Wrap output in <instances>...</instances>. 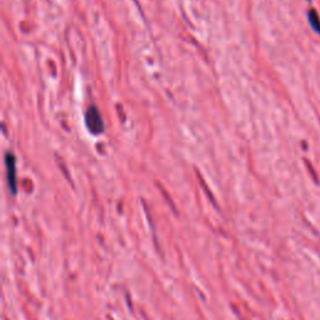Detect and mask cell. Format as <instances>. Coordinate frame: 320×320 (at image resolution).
Returning a JSON list of instances; mask_svg holds the SVG:
<instances>
[{"mask_svg": "<svg viewBox=\"0 0 320 320\" xmlns=\"http://www.w3.org/2000/svg\"><path fill=\"white\" fill-rule=\"evenodd\" d=\"M85 124L92 134L99 135L104 131V121L97 107H90L85 114Z\"/></svg>", "mask_w": 320, "mask_h": 320, "instance_id": "obj_1", "label": "cell"}, {"mask_svg": "<svg viewBox=\"0 0 320 320\" xmlns=\"http://www.w3.org/2000/svg\"><path fill=\"white\" fill-rule=\"evenodd\" d=\"M5 168L9 178V184L11 188H15V157L13 153H6L5 155Z\"/></svg>", "mask_w": 320, "mask_h": 320, "instance_id": "obj_2", "label": "cell"}, {"mask_svg": "<svg viewBox=\"0 0 320 320\" xmlns=\"http://www.w3.org/2000/svg\"><path fill=\"white\" fill-rule=\"evenodd\" d=\"M308 20H309L312 29L314 30L315 33H318V34H320V19L317 11L309 10V13H308Z\"/></svg>", "mask_w": 320, "mask_h": 320, "instance_id": "obj_3", "label": "cell"}]
</instances>
